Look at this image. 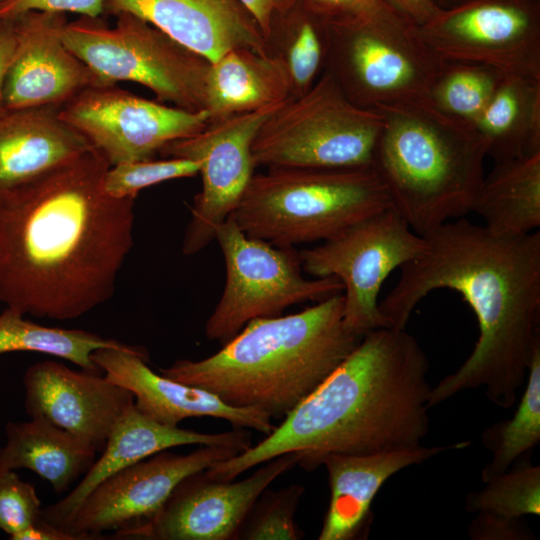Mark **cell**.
Instances as JSON below:
<instances>
[{
	"mask_svg": "<svg viewBox=\"0 0 540 540\" xmlns=\"http://www.w3.org/2000/svg\"><path fill=\"white\" fill-rule=\"evenodd\" d=\"M425 248L424 237L389 207L299 255L303 272L340 280L345 325L363 337L377 328L389 327L379 310L382 284L391 272L419 257Z\"/></svg>",
	"mask_w": 540,
	"mask_h": 540,
	"instance_id": "cell-11",
	"label": "cell"
},
{
	"mask_svg": "<svg viewBox=\"0 0 540 540\" xmlns=\"http://www.w3.org/2000/svg\"><path fill=\"white\" fill-rule=\"evenodd\" d=\"M24 407L102 451L133 394L101 371H77L56 360L29 366L23 375Z\"/></svg>",
	"mask_w": 540,
	"mask_h": 540,
	"instance_id": "cell-17",
	"label": "cell"
},
{
	"mask_svg": "<svg viewBox=\"0 0 540 540\" xmlns=\"http://www.w3.org/2000/svg\"><path fill=\"white\" fill-rule=\"evenodd\" d=\"M462 0H435L437 6L440 8V9H446V8H450L456 4H458L459 2H461Z\"/></svg>",
	"mask_w": 540,
	"mask_h": 540,
	"instance_id": "cell-42",
	"label": "cell"
},
{
	"mask_svg": "<svg viewBox=\"0 0 540 540\" xmlns=\"http://www.w3.org/2000/svg\"><path fill=\"white\" fill-rule=\"evenodd\" d=\"M470 444L463 441L446 446L420 445L371 454L326 456L322 465L328 474L330 500L318 539H355L368 526L372 501L391 476L442 452Z\"/></svg>",
	"mask_w": 540,
	"mask_h": 540,
	"instance_id": "cell-22",
	"label": "cell"
},
{
	"mask_svg": "<svg viewBox=\"0 0 540 540\" xmlns=\"http://www.w3.org/2000/svg\"><path fill=\"white\" fill-rule=\"evenodd\" d=\"M327 24L324 70L352 103L378 109L425 99L443 60L422 43L414 24L384 0Z\"/></svg>",
	"mask_w": 540,
	"mask_h": 540,
	"instance_id": "cell-7",
	"label": "cell"
},
{
	"mask_svg": "<svg viewBox=\"0 0 540 540\" xmlns=\"http://www.w3.org/2000/svg\"><path fill=\"white\" fill-rule=\"evenodd\" d=\"M116 17L113 27L99 17L67 21L62 40L105 85L133 81L150 89L161 103L206 110L211 62L133 14Z\"/></svg>",
	"mask_w": 540,
	"mask_h": 540,
	"instance_id": "cell-9",
	"label": "cell"
},
{
	"mask_svg": "<svg viewBox=\"0 0 540 540\" xmlns=\"http://www.w3.org/2000/svg\"><path fill=\"white\" fill-rule=\"evenodd\" d=\"M384 124L377 109L352 103L332 74L290 97L259 128L252 144L255 167L368 168Z\"/></svg>",
	"mask_w": 540,
	"mask_h": 540,
	"instance_id": "cell-8",
	"label": "cell"
},
{
	"mask_svg": "<svg viewBox=\"0 0 540 540\" xmlns=\"http://www.w3.org/2000/svg\"><path fill=\"white\" fill-rule=\"evenodd\" d=\"M474 128L494 162L540 153V80L505 75Z\"/></svg>",
	"mask_w": 540,
	"mask_h": 540,
	"instance_id": "cell-28",
	"label": "cell"
},
{
	"mask_svg": "<svg viewBox=\"0 0 540 540\" xmlns=\"http://www.w3.org/2000/svg\"><path fill=\"white\" fill-rule=\"evenodd\" d=\"M30 11L77 13L97 18L104 12V0H2L0 20L13 19Z\"/></svg>",
	"mask_w": 540,
	"mask_h": 540,
	"instance_id": "cell-36",
	"label": "cell"
},
{
	"mask_svg": "<svg viewBox=\"0 0 540 540\" xmlns=\"http://www.w3.org/2000/svg\"><path fill=\"white\" fill-rule=\"evenodd\" d=\"M481 440L492 454L481 472L483 482L507 471L540 442V345L532 354L515 413L509 419L486 427Z\"/></svg>",
	"mask_w": 540,
	"mask_h": 540,
	"instance_id": "cell-31",
	"label": "cell"
},
{
	"mask_svg": "<svg viewBox=\"0 0 540 540\" xmlns=\"http://www.w3.org/2000/svg\"><path fill=\"white\" fill-rule=\"evenodd\" d=\"M414 25H421L440 10L435 0H384Z\"/></svg>",
	"mask_w": 540,
	"mask_h": 540,
	"instance_id": "cell-40",
	"label": "cell"
},
{
	"mask_svg": "<svg viewBox=\"0 0 540 540\" xmlns=\"http://www.w3.org/2000/svg\"><path fill=\"white\" fill-rule=\"evenodd\" d=\"M41 501L34 485L14 471L0 473V530L12 540L41 518Z\"/></svg>",
	"mask_w": 540,
	"mask_h": 540,
	"instance_id": "cell-35",
	"label": "cell"
},
{
	"mask_svg": "<svg viewBox=\"0 0 540 540\" xmlns=\"http://www.w3.org/2000/svg\"><path fill=\"white\" fill-rule=\"evenodd\" d=\"M423 237L424 252L400 268L379 302L381 314L389 326L405 329L430 292H458L476 316L478 339L463 364L431 388L429 406L482 387L490 402L510 408L540 345V231L498 236L459 218Z\"/></svg>",
	"mask_w": 540,
	"mask_h": 540,
	"instance_id": "cell-2",
	"label": "cell"
},
{
	"mask_svg": "<svg viewBox=\"0 0 540 540\" xmlns=\"http://www.w3.org/2000/svg\"><path fill=\"white\" fill-rule=\"evenodd\" d=\"M504 76L487 65L443 60L424 100L444 115L474 127Z\"/></svg>",
	"mask_w": 540,
	"mask_h": 540,
	"instance_id": "cell-32",
	"label": "cell"
},
{
	"mask_svg": "<svg viewBox=\"0 0 540 540\" xmlns=\"http://www.w3.org/2000/svg\"><path fill=\"white\" fill-rule=\"evenodd\" d=\"M391 207L371 168H267L254 174L233 212L248 236L286 247L325 241Z\"/></svg>",
	"mask_w": 540,
	"mask_h": 540,
	"instance_id": "cell-6",
	"label": "cell"
},
{
	"mask_svg": "<svg viewBox=\"0 0 540 540\" xmlns=\"http://www.w3.org/2000/svg\"><path fill=\"white\" fill-rule=\"evenodd\" d=\"M377 110L384 124L371 168L407 225L424 236L471 213L487 157L475 128L423 99Z\"/></svg>",
	"mask_w": 540,
	"mask_h": 540,
	"instance_id": "cell-5",
	"label": "cell"
},
{
	"mask_svg": "<svg viewBox=\"0 0 540 540\" xmlns=\"http://www.w3.org/2000/svg\"><path fill=\"white\" fill-rule=\"evenodd\" d=\"M104 12L133 14L210 62L238 47L268 52L256 21L238 0H104Z\"/></svg>",
	"mask_w": 540,
	"mask_h": 540,
	"instance_id": "cell-20",
	"label": "cell"
},
{
	"mask_svg": "<svg viewBox=\"0 0 540 540\" xmlns=\"http://www.w3.org/2000/svg\"><path fill=\"white\" fill-rule=\"evenodd\" d=\"M428 370L426 353L406 328L372 330L263 440L205 473L232 480L287 453L312 471L330 454L420 446L429 430Z\"/></svg>",
	"mask_w": 540,
	"mask_h": 540,
	"instance_id": "cell-3",
	"label": "cell"
},
{
	"mask_svg": "<svg viewBox=\"0 0 540 540\" xmlns=\"http://www.w3.org/2000/svg\"><path fill=\"white\" fill-rule=\"evenodd\" d=\"M0 1H2V0H0Z\"/></svg>",
	"mask_w": 540,
	"mask_h": 540,
	"instance_id": "cell-43",
	"label": "cell"
},
{
	"mask_svg": "<svg viewBox=\"0 0 540 540\" xmlns=\"http://www.w3.org/2000/svg\"><path fill=\"white\" fill-rule=\"evenodd\" d=\"M110 164L153 159L169 143L202 131L207 110L188 111L137 96L116 84L91 86L59 109Z\"/></svg>",
	"mask_w": 540,
	"mask_h": 540,
	"instance_id": "cell-14",
	"label": "cell"
},
{
	"mask_svg": "<svg viewBox=\"0 0 540 540\" xmlns=\"http://www.w3.org/2000/svg\"><path fill=\"white\" fill-rule=\"evenodd\" d=\"M200 162L184 158L140 160L110 166L102 180L104 192L118 199L135 198L144 188L199 174Z\"/></svg>",
	"mask_w": 540,
	"mask_h": 540,
	"instance_id": "cell-34",
	"label": "cell"
},
{
	"mask_svg": "<svg viewBox=\"0 0 540 540\" xmlns=\"http://www.w3.org/2000/svg\"><path fill=\"white\" fill-rule=\"evenodd\" d=\"M16 45L4 85L7 110L59 106L105 85L62 40L65 14L30 11L13 18Z\"/></svg>",
	"mask_w": 540,
	"mask_h": 540,
	"instance_id": "cell-18",
	"label": "cell"
},
{
	"mask_svg": "<svg viewBox=\"0 0 540 540\" xmlns=\"http://www.w3.org/2000/svg\"><path fill=\"white\" fill-rule=\"evenodd\" d=\"M252 15L263 37L271 34L273 20L291 10L299 0H238Z\"/></svg>",
	"mask_w": 540,
	"mask_h": 540,
	"instance_id": "cell-38",
	"label": "cell"
},
{
	"mask_svg": "<svg viewBox=\"0 0 540 540\" xmlns=\"http://www.w3.org/2000/svg\"><path fill=\"white\" fill-rule=\"evenodd\" d=\"M305 491L300 484L279 490L265 489L253 504L235 539L297 540L303 533L295 522V513Z\"/></svg>",
	"mask_w": 540,
	"mask_h": 540,
	"instance_id": "cell-33",
	"label": "cell"
},
{
	"mask_svg": "<svg viewBox=\"0 0 540 540\" xmlns=\"http://www.w3.org/2000/svg\"><path fill=\"white\" fill-rule=\"evenodd\" d=\"M92 360L109 380L133 394L139 411L163 425L178 426L187 418L213 417L228 421L234 428L264 435L275 428L272 418L263 412L230 406L208 391L155 373L147 365L148 353L142 347L100 348L92 353Z\"/></svg>",
	"mask_w": 540,
	"mask_h": 540,
	"instance_id": "cell-19",
	"label": "cell"
},
{
	"mask_svg": "<svg viewBox=\"0 0 540 540\" xmlns=\"http://www.w3.org/2000/svg\"><path fill=\"white\" fill-rule=\"evenodd\" d=\"M414 27L442 60L540 80V0H462Z\"/></svg>",
	"mask_w": 540,
	"mask_h": 540,
	"instance_id": "cell-12",
	"label": "cell"
},
{
	"mask_svg": "<svg viewBox=\"0 0 540 540\" xmlns=\"http://www.w3.org/2000/svg\"><path fill=\"white\" fill-rule=\"evenodd\" d=\"M215 240L225 260L226 281L205 325L210 340L224 344L251 320L280 316L290 306L343 292L336 277L305 278L294 246L280 247L246 235L233 213Z\"/></svg>",
	"mask_w": 540,
	"mask_h": 540,
	"instance_id": "cell-10",
	"label": "cell"
},
{
	"mask_svg": "<svg viewBox=\"0 0 540 540\" xmlns=\"http://www.w3.org/2000/svg\"><path fill=\"white\" fill-rule=\"evenodd\" d=\"M12 540H75V538L40 518L35 524L17 534Z\"/></svg>",
	"mask_w": 540,
	"mask_h": 540,
	"instance_id": "cell-41",
	"label": "cell"
},
{
	"mask_svg": "<svg viewBox=\"0 0 540 540\" xmlns=\"http://www.w3.org/2000/svg\"><path fill=\"white\" fill-rule=\"evenodd\" d=\"M129 344L81 329L47 327L6 307L0 314V354L37 352L62 358L81 369L100 371L92 353L100 348H123Z\"/></svg>",
	"mask_w": 540,
	"mask_h": 540,
	"instance_id": "cell-30",
	"label": "cell"
},
{
	"mask_svg": "<svg viewBox=\"0 0 540 540\" xmlns=\"http://www.w3.org/2000/svg\"><path fill=\"white\" fill-rule=\"evenodd\" d=\"M94 148L0 193V302L20 315L76 319L107 302L134 244L135 198L102 187Z\"/></svg>",
	"mask_w": 540,
	"mask_h": 540,
	"instance_id": "cell-1",
	"label": "cell"
},
{
	"mask_svg": "<svg viewBox=\"0 0 540 540\" xmlns=\"http://www.w3.org/2000/svg\"><path fill=\"white\" fill-rule=\"evenodd\" d=\"M311 13L326 22L358 15L381 0H299Z\"/></svg>",
	"mask_w": 540,
	"mask_h": 540,
	"instance_id": "cell-37",
	"label": "cell"
},
{
	"mask_svg": "<svg viewBox=\"0 0 540 540\" xmlns=\"http://www.w3.org/2000/svg\"><path fill=\"white\" fill-rule=\"evenodd\" d=\"M343 309L339 293L295 314L251 320L213 355L177 360L159 372L230 406L282 420L360 342Z\"/></svg>",
	"mask_w": 540,
	"mask_h": 540,
	"instance_id": "cell-4",
	"label": "cell"
},
{
	"mask_svg": "<svg viewBox=\"0 0 540 540\" xmlns=\"http://www.w3.org/2000/svg\"><path fill=\"white\" fill-rule=\"evenodd\" d=\"M484 483L482 489L470 492L465 498V509L475 514L468 527L469 537L534 539L524 517L540 515V466L523 457Z\"/></svg>",
	"mask_w": 540,
	"mask_h": 540,
	"instance_id": "cell-26",
	"label": "cell"
},
{
	"mask_svg": "<svg viewBox=\"0 0 540 540\" xmlns=\"http://www.w3.org/2000/svg\"><path fill=\"white\" fill-rule=\"evenodd\" d=\"M59 109L8 110L0 116V193L26 186L93 149Z\"/></svg>",
	"mask_w": 540,
	"mask_h": 540,
	"instance_id": "cell-23",
	"label": "cell"
},
{
	"mask_svg": "<svg viewBox=\"0 0 540 540\" xmlns=\"http://www.w3.org/2000/svg\"><path fill=\"white\" fill-rule=\"evenodd\" d=\"M287 453L260 464L248 477L213 479L205 469L185 477L158 512L119 538L153 540H233L261 493L298 465Z\"/></svg>",
	"mask_w": 540,
	"mask_h": 540,
	"instance_id": "cell-16",
	"label": "cell"
},
{
	"mask_svg": "<svg viewBox=\"0 0 540 540\" xmlns=\"http://www.w3.org/2000/svg\"><path fill=\"white\" fill-rule=\"evenodd\" d=\"M240 452L229 445H200L187 454L158 452L97 485L61 530L75 540L108 531L119 538L150 520L185 477Z\"/></svg>",
	"mask_w": 540,
	"mask_h": 540,
	"instance_id": "cell-15",
	"label": "cell"
},
{
	"mask_svg": "<svg viewBox=\"0 0 540 540\" xmlns=\"http://www.w3.org/2000/svg\"><path fill=\"white\" fill-rule=\"evenodd\" d=\"M0 447V473L28 469L62 493L87 472L96 459L88 441L46 419L8 422Z\"/></svg>",
	"mask_w": 540,
	"mask_h": 540,
	"instance_id": "cell-25",
	"label": "cell"
},
{
	"mask_svg": "<svg viewBox=\"0 0 540 540\" xmlns=\"http://www.w3.org/2000/svg\"><path fill=\"white\" fill-rule=\"evenodd\" d=\"M15 45L16 36L13 19L0 20V116L8 111L4 99V85Z\"/></svg>",
	"mask_w": 540,
	"mask_h": 540,
	"instance_id": "cell-39",
	"label": "cell"
},
{
	"mask_svg": "<svg viewBox=\"0 0 540 540\" xmlns=\"http://www.w3.org/2000/svg\"><path fill=\"white\" fill-rule=\"evenodd\" d=\"M283 14L287 21L273 25L266 40L269 53L278 56L287 69L291 97L305 94L325 68L328 52V24L308 11L300 1Z\"/></svg>",
	"mask_w": 540,
	"mask_h": 540,
	"instance_id": "cell-29",
	"label": "cell"
},
{
	"mask_svg": "<svg viewBox=\"0 0 540 540\" xmlns=\"http://www.w3.org/2000/svg\"><path fill=\"white\" fill-rule=\"evenodd\" d=\"M290 97L285 64L269 52L238 47L210 64L206 82L209 121L259 110Z\"/></svg>",
	"mask_w": 540,
	"mask_h": 540,
	"instance_id": "cell-24",
	"label": "cell"
},
{
	"mask_svg": "<svg viewBox=\"0 0 540 540\" xmlns=\"http://www.w3.org/2000/svg\"><path fill=\"white\" fill-rule=\"evenodd\" d=\"M472 212L498 236H522L540 227V153L494 162Z\"/></svg>",
	"mask_w": 540,
	"mask_h": 540,
	"instance_id": "cell-27",
	"label": "cell"
},
{
	"mask_svg": "<svg viewBox=\"0 0 540 540\" xmlns=\"http://www.w3.org/2000/svg\"><path fill=\"white\" fill-rule=\"evenodd\" d=\"M283 102L209 121L202 131L173 141L159 152L165 158L200 162L202 187L191 206L182 242L184 255H194L215 240L219 227L235 211L255 174L253 141Z\"/></svg>",
	"mask_w": 540,
	"mask_h": 540,
	"instance_id": "cell-13",
	"label": "cell"
},
{
	"mask_svg": "<svg viewBox=\"0 0 540 540\" xmlns=\"http://www.w3.org/2000/svg\"><path fill=\"white\" fill-rule=\"evenodd\" d=\"M183 445H229L241 451L251 446L249 429L234 428L222 433H201L163 425L132 405L113 427L102 454L82 480L65 497L41 511V519L61 529L85 497L113 474L158 452Z\"/></svg>",
	"mask_w": 540,
	"mask_h": 540,
	"instance_id": "cell-21",
	"label": "cell"
}]
</instances>
